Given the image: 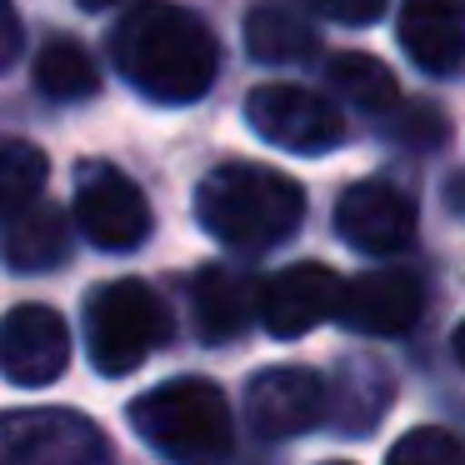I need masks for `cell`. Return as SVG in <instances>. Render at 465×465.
<instances>
[{"label":"cell","instance_id":"ffe728a7","mask_svg":"<svg viewBox=\"0 0 465 465\" xmlns=\"http://www.w3.org/2000/svg\"><path fill=\"white\" fill-rule=\"evenodd\" d=\"M385 401H391V375L381 371V365L371 361H351L341 375V411H361L355 415V430H371L375 415L385 411ZM345 415H335V425H345Z\"/></svg>","mask_w":465,"mask_h":465},{"label":"cell","instance_id":"7c38bea8","mask_svg":"<svg viewBox=\"0 0 465 465\" xmlns=\"http://www.w3.org/2000/svg\"><path fill=\"white\" fill-rule=\"evenodd\" d=\"M425 291L411 271H371L341 281V301H335V321L345 331L361 335H405L420 321Z\"/></svg>","mask_w":465,"mask_h":465},{"label":"cell","instance_id":"44dd1931","mask_svg":"<svg viewBox=\"0 0 465 465\" xmlns=\"http://www.w3.org/2000/svg\"><path fill=\"white\" fill-rule=\"evenodd\" d=\"M385 465H460V440L440 425H420V430L401 435Z\"/></svg>","mask_w":465,"mask_h":465},{"label":"cell","instance_id":"cb8c5ba5","mask_svg":"<svg viewBox=\"0 0 465 465\" xmlns=\"http://www.w3.org/2000/svg\"><path fill=\"white\" fill-rule=\"evenodd\" d=\"M25 51V35H21V15H15L11 0H0V71H11Z\"/></svg>","mask_w":465,"mask_h":465},{"label":"cell","instance_id":"9c48e42d","mask_svg":"<svg viewBox=\"0 0 465 465\" xmlns=\"http://www.w3.org/2000/svg\"><path fill=\"white\" fill-rule=\"evenodd\" d=\"M71 365V331L51 305H15L0 321V375L11 385L41 391Z\"/></svg>","mask_w":465,"mask_h":465},{"label":"cell","instance_id":"d6986e66","mask_svg":"<svg viewBox=\"0 0 465 465\" xmlns=\"http://www.w3.org/2000/svg\"><path fill=\"white\" fill-rule=\"evenodd\" d=\"M51 161H45L41 145L21 141V135H0V221L15 215L21 205L41 201Z\"/></svg>","mask_w":465,"mask_h":465},{"label":"cell","instance_id":"52a82bcc","mask_svg":"<svg viewBox=\"0 0 465 465\" xmlns=\"http://www.w3.org/2000/svg\"><path fill=\"white\" fill-rule=\"evenodd\" d=\"M75 225L85 231L91 245L121 255L151 235V205L125 171L85 161L81 175H75Z\"/></svg>","mask_w":465,"mask_h":465},{"label":"cell","instance_id":"7402d4cb","mask_svg":"<svg viewBox=\"0 0 465 465\" xmlns=\"http://www.w3.org/2000/svg\"><path fill=\"white\" fill-rule=\"evenodd\" d=\"M395 121H391V135L401 145H411V151H435V145L445 141V131H450V121H445L435 105H401L395 101Z\"/></svg>","mask_w":465,"mask_h":465},{"label":"cell","instance_id":"6da1fadb","mask_svg":"<svg viewBox=\"0 0 465 465\" xmlns=\"http://www.w3.org/2000/svg\"><path fill=\"white\" fill-rule=\"evenodd\" d=\"M115 71L155 105H191L215 85L221 45L211 25L171 0H135L111 31Z\"/></svg>","mask_w":465,"mask_h":465},{"label":"cell","instance_id":"5bb4252c","mask_svg":"<svg viewBox=\"0 0 465 465\" xmlns=\"http://www.w3.org/2000/svg\"><path fill=\"white\" fill-rule=\"evenodd\" d=\"M71 255V225H65L61 205H21L15 215H5V231H0V261L21 275H45L55 265H65Z\"/></svg>","mask_w":465,"mask_h":465},{"label":"cell","instance_id":"ba28073f","mask_svg":"<svg viewBox=\"0 0 465 465\" xmlns=\"http://www.w3.org/2000/svg\"><path fill=\"white\" fill-rule=\"evenodd\" d=\"M325 411H331V391L305 365H271L245 385V420L265 440H291V435L315 430Z\"/></svg>","mask_w":465,"mask_h":465},{"label":"cell","instance_id":"2e32d148","mask_svg":"<svg viewBox=\"0 0 465 465\" xmlns=\"http://www.w3.org/2000/svg\"><path fill=\"white\" fill-rule=\"evenodd\" d=\"M245 51L265 65H295L321 51V35L305 15L285 11V5H261L245 15Z\"/></svg>","mask_w":465,"mask_h":465},{"label":"cell","instance_id":"d4e9b609","mask_svg":"<svg viewBox=\"0 0 465 465\" xmlns=\"http://www.w3.org/2000/svg\"><path fill=\"white\" fill-rule=\"evenodd\" d=\"M81 11H111V5H121V0H75Z\"/></svg>","mask_w":465,"mask_h":465},{"label":"cell","instance_id":"3957f363","mask_svg":"<svg viewBox=\"0 0 465 465\" xmlns=\"http://www.w3.org/2000/svg\"><path fill=\"white\" fill-rule=\"evenodd\" d=\"M131 425L155 455L171 465H231L235 460V420L225 395L201 375L161 381L135 395Z\"/></svg>","mask_w":465,"mask_h":465},{"label":"cell","instance_id":"484cf974","mask_svg":"<svg viewBox=\"0 0 465 465\" xmlns=\"http://www.w3.org/2000/svg\"><path fill=\"white\" fill-rule=\"evenodd\" d=\"M325 465H351V460H325Z\"/></svg>","mask_w":465,"mask_h":465},{"label":"cell","instance_id":"8fae6325","mask_svg":"<svg viewBox=\"0 0 465 465\" xmlns=\"http://www.w3.org/2000/svg\"><path fill=\"white\" fill-rule=\"evenodd\" d=\"M335 301H341V275L321 261L285 265L265 285H255V315L281 341H295L321 321H335Z\"/></svg>","mask_w":465,"mask_h":465},{"label":"cell","instance_id":"30bf717a","mask_svg":"<svg viewBox=\"0 0 465 465\" xmlns=\"http://www.w3.org/2000/svg\"><path fill=\"white\" fill-rule=\"evenodd\" d=\"M415 225H420L415 201L391 181H355V185H345L341 205H335V231H341V241L365 251V255L405 251L415 241Z\"/></svg>","mask_w":465,"mask_h":465},{"label":"cell","instance_id":"e0dca14e","mask_svg":"<svg viewBox=\"0 0 465 465\" xmlns=\"http://www.w3.org/2000/svg\"><path fill=\"white\" fill-rule=\"evenodd\" d=\"M35 91L55 105H81L101 91V71H95L91 51L75 41H45L41 55H35Z\"/></svg>","mask_w":465,"mask_h":465},{"label":"cell","instance_id":"8992f818","mask_svg":"<svg viewBox=\"0 0 465 465\" xmlns=\"http://www.w3.org/2000/svg\"><path fill=\"white\" fill-rule=\"evenodd\" d=\"M0 465H111V440L65 405L11 411L0 415Z\"/></svg>","mask_w":465,"mask_h":465},{"label":"cell","instance_id":"4fadbf2b","mask_svg":"<svg viewBox=\"0 0 465 465\" xmlns=\"http://www.w3.org/2000/svg\"><path fill=\"white\" fill-rule=\"evenodd\" d=\"M401 45L420 71L430 75H455L465 55V31H460V0H405L401 11Z\"/></svg>","mask_w":465,"mask_h":465},{"label":"cell","instance_id":"7a4b0ae2","mask_svg":"<svg viewBox=\"0 0 465 465\" xmlns=\"http://www.w3.org/2000/svg\"><path fill=\"white\" fill-rule=\"evenodd\" d=\"M195 221L231 251H271L305 221V191L285 171L225 161L195 185Z\"/></svg>","mask_w":465,"mask_h":465},{"label":"cell","instance_id":"9a60e30c","mask_svg":"<svg viewBox=\"0 0 465 465\" xmlns=\"http://www.w3.org/2000/svg\"><path fill=\"white\" fill-rule=\"evenodd\" d=\"M191 315L205 345H225L251 325L255 315V285L241 271L225 265H201L191 281Z\"/></svg>","mask_w":465,"mask_h":465},{"label":"cell","instance_id":"603a6c76","mask_svg":"<svg viewBox=\"0 0 465 465\" xmlns=\"http://www.w3.org/2000/svg\"><path fill=\"white\" fill-rule=\"evenodd\" d=\"M305 5L341 25H375L385 15V0H305Z\"/></svg>","mask_w":465,"mask_h":465},{"label":"cell","instance_id":"5b68a950","mask_svg":"<svg viewBox=\"0 0 465 465\" xmlns=\"http://www.w3.org/2000/svg\"><path fill=\"white\" fill-rule=\"evenodd\" d=\"M245 121H251V131L261 141L281 145L291 155H331L351 135L331 95L305 91V85H291V81L255 85L245 95Z\"/></svg>","mask_w":465,"mask_h":465},{"label":"cell","instance_id":"277c9868","mask_svg":"<svg viewBox=\"0 0 465 465\" xmlns=\"http://www.w3.org/2000/svg\"><path fill=\"white\" fill-rule=\"evenodd\" d=\"M171 341V311L145 281L95 285L85 301V351L101 375H131Z\"/></svg>","mask_w":465,"mask_h":465},{"label":"cell","instance_id":"ac0fdd59","mask_svg":"<svg viewBox=\"0 0 465 465\" xmlns=\"http://www.w3.org/2000/svg\"><path fill=\"white\" fill-rule=\"evenodd\" d=\"M325 81H331V91L341 95V101H351L355 111H365V115H385L401 101L395 71L385 61H375V55H365V51L335 55V61L325 65Z\"/></svg>","mask_w":465,"mask_h":465}]
</instances>
